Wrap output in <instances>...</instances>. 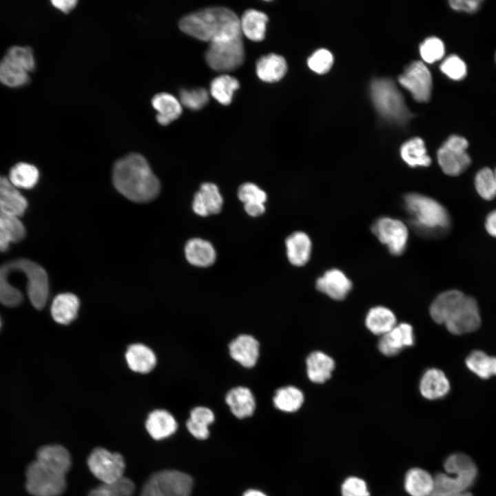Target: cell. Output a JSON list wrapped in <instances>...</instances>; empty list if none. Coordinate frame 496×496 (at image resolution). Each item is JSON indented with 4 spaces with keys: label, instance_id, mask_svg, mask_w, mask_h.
I'll return each mask as SVG.
<instances>
[{
    "label": "cell",
    "instance_id": "44dd1931",
    "mask_svg": "<svg viewBox=\"0 0 496 496\" xmlns=\"http://www.w3.org/2000/svg\"><path fill=\"white\" fill-rule=\"evenodd\" d=\"M450 390V383L444 373L435 368L426 370L420 382L422 395L428 400L444 397Z\"/></svg>",
    "mask_w": 496,
    "mask_h": 496
},
{
    "label": "cell",
    "instance_id": "be15d7a7",
    "mask_svg": "<svg viewBox=\"0 0 496 496\" xmlns=\"http://www.w3.org/2000/svg\"><path fill=\"white\" fill-rule=\"evenodd\" d=\"M0 327H1V320H0Z\"/></svg>",
    "mask_w": 496,
    "mask_h": 496
},
{
    "label": "cell",
    "instance_id": "ba28073f",
    "mask_svg": "<svg viewBox=\"0 0 496 496\" xmlns=\"http://www.w3.org/2000/svg\"><path fill=\"white\" fill-rule=\"evenodd\" d=\"M468 147L467 140L459 135H451L446 140L437 152V162L444 173L457 176L471 165Z\"/></svg>",
    "mask_w": 496,
    "mask_h": 496
},
{
    "label": "cell",
    "instance_id": "9c48e42d",
    "mask_svg": "<svg viewBox=\"0 0 496 496\" xmlns=\"http://www.w3.org/2000/svg\"><path fill=\"white\" fill-rule=\"evenodd\" d=\"M91 473L103 484L114 482L124 476L125 460L118 453L102 447L95 448L87 458Z\"/></svg>",
    "mask_w": 496,
    "mask_h": 496
},
{
    "label": "cell",
    "instance_id": "cb8c5ba5",
    "mask_svg": "<svg viewBox=\"0 0 496 496\" xmlns=\"http://www.w3.org/2000/svg\"><path fill=\"white\" fill-rule=\"evenodd\" d=\"M185 254L190 264L200 267L211 266L216 258V251L211 243L199 238H192L187 242Z\"/></svg>",
    "mask_w": 496,
    "mask_h": 496
},
{
    "label": "cell",
    "instance_id": "f1b7e54d",
    "mask_svg": "<svg viewBox=\"0 0 496 496\" xmlns=\"http://www.w3.org/2000/svg\"><path fill=\"white\" fill-rule=\"evenodd\" d=\"M306 365L309 380L314 383L322 384L331 378L335 362L325 353L318 351L309 355Z\"/></svg>",
    "mask_w": 496,
    "mask_h": 496
},
{
    "label": "cell",
    "instance_id": "4316f807",
    "mask_svg": "<svg viewBox=\"0 0 496 496\" xmlns=\"http://www.w3.org/2000/svg\"><path fill=\"white\" fill-rule=\"evenodd\" d=\"M287 258L293 265L301 267L309 260L311 251V241L303 231H295L286 240Z\"/></svg>",
    "mask_w": 496,
    "mask_h": 496
},
{
    "label": "cell",
    "instance_id": "5b68a950",
    "mask_svg": "<svg viewBox=\"0 0 496 496\" xmlns=\"http://www.w3.org/2000/svg\"><path fill=\"white\" fill-rule=\"evenodd\" d=\"M371 95L375 108L385 118L404 123L411 116L403 96L391 80L373 79L371 83Z\"/></svg>",
    "mask_w": 496,
    "mask_h": 496
},
{
    "label": "cell",
    "instance_id": "11a10c76",
    "mask_svg": "<svg viewBox=\"0 0 496 496\" xmlns=\"http://www.w3.org/2000/svg\"><path fill=\"white\" fill-rule=\"evenodd\" d=\"M244 208L247 214L253 217L260 216L265 211V205L259 203L244 204Z\"/></svg>",
    "mask_w": 496,
    "mask_h": 496
},
{
    "label": "cell",
    "instance_id": "c3c4849f",
    "mask_svg": "<svg viewBox=\"0 0 496 496\" xmlns=\"http://www.w3.org/2000/svg\"><path fill=\"white\" fill-rule=\"evenodd\" d=\"M4 56L20 64L28 72L32 70L35 66L32 50L28 46H12Z\"/></svg>",
    "mask_w": 496,
    "mask_h": 496
},
{
    "label": "cell",
    "instance_id": "b9f144b4",
    "mask_svg": "<svg viewBox=\"0 0 496 496\" xmlns=\"http://www.w3.org/2000/svg\"><path fill=\"white\" fill-rule=\"evenodd\" d=\"M135 491L134 482L125 477L114 482L103 484L92 489L88 496H132Z\"/></svg>",
    "mask_w": 496,
    "mask_h": 496
},
{
    "label": "cell",
    "instance_id": "ee69618b",
    "mask_svg": "<svg viewBox=\"0 0 496 496\" xmlns=\"http://www.w3.org/2000/svg\"><path fill=\"white\" fill-rule=\"evenodd\" d=\"M475 186L478 194L484 200H491L496 196L494 172L488 167L479 169L475 176Z\"/></svg>",
    "mask_w": 496,
    "mask_h": 496
},
{
    "label": "cell",
    "instance_id": "d6986e66",
    "mask_svg": "<svg viewBox=\"0 0 496 496\" xmlns=\"http://www.w3.org/2000/svg\"><path fill=\"white\" fill-rule=\"evenodd\" d=\"M28 202L9 180L0 176V211L18 217L24 214L27 209Z\"/></svg>",
    "mask_w": 496,
    "mask_h": 496
},
{
    "label": "cell",
    "instance_id": "52a82bcc",
    "mask_svg": "<svg viewBox=\"0 0 496 496\" xmlns=\"http://www.w3.org/2000/svg\"><path fill=\"white\" fill-rule=\"evenodd\" d=\"M205 57L208 65L217 72H229L239 68L245 60L242 37L210 43Z\"/></svg>",
    "mask_w": 496,
    "mask_h": 496
},
{
    "label": "cell",
    "instance_id": "d6a6232c",
    "mask_svg": "<svg viewBox=\"0 0 496 496\" xmlns=\"http://www.w3.org/2000/svg\"><path fill=\"white\" fill-rule=\"evenodd\" d=\"M397 324L394 313L384 306L371 308L366 313L365 325L374 335H383Z\"/></svg>",
    "mask_w": 496,
    "mask_h": 496
},
{
    "label": "cell",
    "instance_id": "91938a15",
    "mask_svg": "<svg viewBox=\"0 0 496 496\" xmlns=\"http://www.w3.org/2000/svg\"><path fill=\"white\" fill-rule=\"evenodd\" d=\"M242 496H267V495L259 490L249 489L243 493Z\"/></svg>",
    "mask_w": 496,
    "mask_h": 496
},
{
    "label": "cell",
    "instance_id": "7bdbcfd3",
    "mask_svg": "<svg viewBox=\"0 0 496 496\" xmlns=\"http://www.w3.org/2000/svg\"><path fill=\"white\" fill-rule=\"evenodd\" d=\"M0 231L10 242H18L25 236V229L19 217L0 211Z\"/></svg>",
    "mask_w": 496,
    "mask_h": 496
},
{
    "label": "cell",
    "instance_id": "f546056e",
    "mask_svg": "<svg viewBox=\"0 0 496 496\" xmlns=\"http://www.w3.org/2000/svg\"><path fill=\"white\" fill-rule=\"evenodd\" d=\"M80 302L76 296L71 293L57 295L51 305V314L56 322L68 324L77 316Z\"/></svg>",
    "mask_w": 496,
    "mask_h": 496
},
{
    "label": "cell",
    "instance_id": "f5cc1de1",
    "mask_svg": "<svg viewBox=\"0 0 496 496\" xmlns=\"http://www.w3.org/2000/svg\"><path fill=\"white\" fill-rule=\"evenodd\" d=\"M482 2L481 0H451L450 6L457 11L473 13L476 12Z\"/></svg>",
    "mask_w": 496,
    "mask_h": 496
},
{
    "label": "cell",
    "instance_id": "816d5d0a",
    "mask_svg": "<svg viewBox=\"0 0 496 496\" xmlns=\"http://www.w3.org/2000/svg\"><path fill=\"white\" fill-rule=\"evenodd\" d=\"M342 496H370L367 484L358 477H347L341 486Z\"/></svg>",
    "mask_w": 496,
    "mask_h": 496
},
{
    "label": "cell",
    "instance_id": "7a4b0ae2",
    "mask_svg": "<svg viewBox=\"0 0 496 496\" xmlns=\"http://www.w3.org/2000/svg\"><path fill=\"white\" fill-rule=\"evenodd\" d=\"M184 33L210 43L242 37L240 18L231 10L212 7L192 12L179 21Z\"/></svg>",
    "mask_w": 496,
    "mask_h": 496
},
{
    "label": "cell",
    "instance_id": "f6af8a7d",
    "mask_svg": "<svg viewBox=\"0 0 496 496\" xmlns=\"http://www.w3.org/2000/svg\"><path fill=\"white\" fill-rule=\"evenodd\" d=\"M179 97L181 105L191 110H199L209 101L208 92L203 87L181 89Z\"/></svg>",
    "mask_w": 496,
    "mask_h": 496
},
{
    "label": "cell",
    "instance_id": "ffe728a7",
    "mask_svg": "<svg viewBox=\"0 0 496 496\" xmlns=\"http://www.w3.org/2000/svg\"><path fill=\"white\" fill-rule=\"evenodd\" d=\"M37 461L65 475L71 468L72 459L68 451L58 444H50L41 447L37 453Z\"/></svg>",
    "mask_w": 496,
    "mask_h": 496
},
{
    "label": "cell",
    "instance_id": "6125c7cd",
    "mask_svg": "<svg viewBox=\"0 0 496 496\" xmlns=\"http://www.w3.org/2000/svg\"><path fill=\"white\" fill-rule=\"evenodd\" d=\"M493 172H494L495 182V186H496V168H495V169L493 171Z\"/></svg>",
    "mask_w": 496,
    "mask_h": 496
},
{
    "label": "cell",
    "instance_id": "8d00e7d4",
    "mask_svg": "<svg viewBox=\"0 0 496 496\" xmlns=\"http://www.w3.org/2000/svg\"><path fill=\"white\" fill-rule=\"evenodd\" d=\"M275 407L280 411L293 413L297 411L304 402L302 392L293 386L280 388L273 398Z\"/></svg>",
    "mask_w": 496,
    "mask_h": 496
},
{
    "label": "cell",
    "instance_id": "4fadbf2b",
    "mask_svg": "<svg viewBox=\"0 0 496 496\" xmlns=\"http://www.w3.org/2000/svg\"><path fill=\"white\" fill-rule=\"evenodd\" d=\"M160 496H191L194 486L192 477L176 470L158 471L149 478Z\"/></svg>",
    "mask_w": 496,
    "mask_h": 496
},
{
    "label": "cell",
    "instance_id": "94428289",
    "mask_svg": "<svg viewBox=\"0 0 496 496\" xmlns=\"http://www.w3.org/2000/svg\"><path fill=\"white\" fill-rule=\"evenodd\" d=\"M453 496H473V495L471 493H469L468 491H467V492H465V493H460V494H458V495H453Z\"/></svg>",
    "mask_w": 496,
    "mask_h": 496
},
{
    "label": "cell",
    "instance_id": "277c9868",
    "mask_svg": "<svg viewBox=\"0 0 496 496\" xmlns=\"http://www.w3.org/2000/svg\"><path fill=\"white\" fill-rule=\"evenodd\" d=\"M445 473L434 476V489L431 496H453L467 492L477 477V468L467 455L455 453L444 462Z\"/></svg>",
    "mask_w": 496,
    "mask_h": 496
},
{
    "label": "cell",
    "instance_id": "d4e9b609",
    "mask_svg": "<svg viewBox=\"0 0 496 496\" xmlns=\"http://www.w3.org/2000/svg\"><path fill=\"white\" fill-rule=\"evenodd\" d=\"M225 401L231 413L238 418L243 419L253 415L256 401L251 391L247 387H235L227 393Z\"/></svg>",
    "mask_w": 496,
    "mask_h": 496
},
{
    "label": "cell",
    "instance_id": "60d3db41",
    "mask_svg": "<svg viewBox=\"0 0 496 496\" xmlns=\"http://www.w3.org/2000/svg\"><path fill=\"white\" fill-rule=\"evenodd\" d=\"M39 177V170L35 166L21 162L11 168L8 178L17 188L30 189L37 184Z\"/></svg>",
    "mask_w": 496,
    "mask_h": 496
},
{
    "label": "cell",
    "instance_id": "f35d334b",
    "mask_svg": "<svg viewBox=\"0 0 496 496\" xmlns=\"http://www.w3.org/2000/svg\"><path fill=\"white\" fill-rule=\"evenodd\" d=\"M469 370L482 379L496 375V357L476 350L471 352L466 359Z\"/></svg>",
    "mask_w": 496,
    "mask_h": 496
},
{
    "label": "cell",
    "instance_id": "4dcf8cb0",
    "mask_svg": "<svg viewBox=\"0 0 496 496\" xmlns=\"http://www.w3.org/2000/svg\"><path fill=\"white\" fill-rule=\"evenodd\" d=\"M125 359L130 369L140 373L150 372L156 362L154 353L142 344L129 346L125 353Z\"/></svg>",
    "mask_w": 496,
    "mask_h": 496
},
{
    "label": "cell",
    "instance_id": "836d02e7",
    "mask_svg": "<svg viewBox=\"0 0 496 496\" xmlns=\"http://www.w3.org/2000/svg\"><path fill=\"white\" fill-rule=\"evenodd\" d=\"M402 160L410 167H428L431 158L428 155L424 141L414 137L404 142L400 147Z\"/></svg>",
    "mask_w": 496,
    "mask_h": 496
},
{
    "label": "cell",
    "instance_id": "d590c367",
    "mask_svg": "<svg viewBox=\"0 0 496 496\" xmlns=\"http://www.w3.org/2000/svg\"><path fill=\"white\" fill-rule=\"evenodd\" d=\"M213 411L209 408L198 406L192 410L186 426L189 432L198 440H205L209 435V426L214 421Z\"/></svg>",
    "mask_w": 496,
    "mask_h": 496
},
{
    "label": "cell",
    "instance_id": "7402d4cb",
    "mask_svg": "<svg viewBox=\"0 0 496 496\" xmlns=\"http://www.w3.org/2000/svg\"><path fill=\"white\" fill-rule=\"evenodd\" d=\"M177 426L174 416L163 409L151 412L145 422L147 431L156 440H161L171 436L176 432Z\"/></svg>",
    "mask_w": 496,
    "mask_h": 496
},
{
    "label": "cell",
    "instance_id": "3957f363",
    "mask_svg": "<svg viewBox=\"0 0 496 496\" xmlns=\"http://www.w3.org/2000/svg\"><path fill=\"white\" fill-rule=\"evenodd\" d=\"M404 206L414 229L422 236H431L445 231L451 225L446 209L436 200L417 193L407 194Z\"/></svg>",
    "mask_w": 496,
    "mask_h": 496
},
{
    "label": "cell",
    "instance_id": "9f6ffc18",
    "mask_svg": "<svg viewBox=\"0 0 496 496\" xmlns=\"http://www.w3.org/2000/svg\"><path fill=\"white\" fill-rule=\"evenodd\" d=\"M485 228L490 236L496 238V209L487 215L485 220Z\"/></svg>",
    "mask_w": 496,
    "mask_h": 496
},
{
    "label": "cell",
    "instance_id": "ac0fdd59",
    "mask_svg": "<svg viewBox=\"0 0 496 496\" xmlns=\"http://www.w3.org/2000/svg\"><path fill=\"white\" fill-rule=\"evenodd\" d=\"M229 351L234 360L245 367L250 368L257 362L259 344L251 335L242 334L230 342Z\"/></svg>",
    "mask_w": 496,
    "mask_h": 496
},
{
    "label": "cell",
    "instance_id": "e0dca14e",
    "mask_svg": "<svg viewBox=\"0 0 496 496\" xmlns=\"http://www.w3.org/2000/svg\"><path fill=\"white\" fill-rule=\"evenodd\" d=\"M223 204V197L217 185L213 183H204L193 199L192 209L200 216L218 214Z\"/></svg>",
    "mask_w": 496,
    "mask_h": 496
},
{
    "label": "cell",
    "instance_id": "e575fe53",
    "mask_svg": "<svg viewBox=\"0 0 496 496\" xmlns=\"http://www.w3.org/2000/svg\"><path fill=\"white\" fill-rule=\"evenodd\" d=\"M465 294L458 290H448L440 293L430 307V315L438 324H444L451 311Z\"/></svg>",
    "mask_w": 496,
    "mask_h": 496
},
{
    "label": "cell",
    "instance_id": "bcb514c9",
    "mask_svg": "<svg viewBox=\"0 0 496 496\" xmlns=\"http://www.w3.org/2000/svg\"><path fill=\"white\" fill-rule=\"evenodd\" d=\"M444 45L441 39L435 37L426 39L420 46L422 59L432 63L441 59L444 54Z\"/></svg>",
    "mask_w": 496,
    "mask_h": 496
},
{
    "label": "cell",
    "instance_id": "db71d44e",
    "mask_svg": "<svg viewBox=\"0 0 496 496\" xmlns=\"http://www.w3.org/2000/svg\"><path fill=\"white\" fill-rule=\"evenodd\" d=\"M78 1L75 0H53L51 3L58 10L64 13H68L72 10L76 6Z\"/></svg>",
    "mask_w": 496,
    "mask_h": 496
},
{
    "label": "cell",
    "instance_id": "7dc6e473",
    "mask_svg": "<svg viewBox=\"0 0 496 496\" xmlns=\"http://www.w3.org/2000/svg\"><path fill=\"white\" fill-rule=\"evenodd\" d=\"M440 70L450 79L455 81L464 78L467 72L466 63L455 54L446 57L441 63Z\"/></svg>",
    "mask_w": 496,
    "mask_h": 496
},
{
    "label": "cell",
    "instance_id": "74e56055",
    "mask_svg": "<svg viewBox=\"0 0 496 496\" xmlns=\"http://www.w3.org/2000/svg\"><path fill=\"white\" fill-rule=\"evenodd\" d=\"M238 81L228 74L214 79L210 83V94L218 103L224 105L231 103L234 92L239 88Z\"/></svg>",
    "mask_w": 496,
    "mask_h": 496
},
{
    "label": "cell",
    "instance_id": "5bb4252c",
    "mask_svg": "<svg viewBox=\"0 0 496 496\" xmlns=\"http://www.w3.org/2000/svg\"><path fill=\"white\" fill-rule=\"evenodd\" d=\"M21 259V267L27 279V290L33 306L41 309L46 304L49 293L48 275L45 269L35 262Z\"/></svg>",
    "mask_w": 496,
    "mask_h": 496
},
{
    "label": "cell",
    "instance_id": "9a60e30c",
    "mask_svg": "<svg viewBox=\"0 0 496 496\" xmlns=\"http://www.w3.org/2000/svg\"><path fill=\"white\" fill-rule=\"evenodd\" d=\"M414 342L412 326L403 322L397 324L390 331L381 336L378 349L384 355L393 356L404 348L413 346Z\"/></svg>",
    "mask_w": 496,
    "mask_h": 496
},
{
    "label": "cell",
    "instance_id": "ab89813d",
    "mask_svg": "<svg viewBox=\"0 0 496 496\" xmlns=\"http://www.w3.org/2000/svg\"><path fill=\"white\" fill-rule=\"evenodd\" d=\"M28 72L16 61L3 56L0 61V81L10 87H17L28 82Z\"/></svg>",
    "mask_w": 496,
    "mask_h": 496
},
{
    "label": "cell",
    "instance_id": "603a6c76",
    "mask_svg": "<svg viewBox=\"0 0 496 496\" xmlns=\"http://www.w3.org/2000/svg\"><path fill=\"white\" fill-rule=\"evenodd\" d=\"M157 114L156 119L161 125H167L177 119L182 114V105L174 95L167 92L155 94L151 101Z\"/></svg>",
    "mask_w": 496,
    "mask_h": 496
},
{
    "label": "cell",
    "instance_id": "30bf717a",
    "mask_svg": "<svg viewBox=\"0 0 496 496\" xmlns=\"http://www.w3.org/2000/svg\"><path fill=\"white\" fill-rule=\"evenodd\" d=\"M372 231L395 256L402 254L406 249L409 231L401 220L390 217H381L372 225Z\"/></svg>",
    "mask_w": 496,
    "mask_h": 496
},
{
    "label": "cell",
    "instance_id": "484cf974",
    "mask_svg": "<svg viewBox=\"0 0 496 496\" xmlns=\"http://www.w3.org/2000/svg\"><path fill=\"white\" fill-rule=\"evenodd\" d=\"M287 64L284 57L276 54L261 56L256 62V72L258 77L267 83L279 81L285 75Z\"/></svg>",
    "mask_w": 496,
    "mask_h": 496
},
{
    "label": "cell",
    "instance_id": "e7e4bbea",
    "mask_svg": "<svg viewBox=\"0 0 496 496\" xmlns=\"http://www.w3.org/2000/svg\"><path fill=\"white\" fill-rule=\"evenodd\" d=\"M495 59H496V54H495Z\"/></svg>",
    "mask_w": 496,
    "mask_h": 496
},
{
    "label": "cell",
    "instance_id": "7c38bea8",
    "mask_svg": "<svg viewBox=\"0 0 496 496\" xmlns=\"http://www.w3.org/2000/svg\"><path fill=\"white\" fill-rule=\"evenodd\" d=\"M400 83L408 90L418 102L428 101L432 88V77L428 68L420 61L412 62L399 76Z\"/></svg>",
    "mask_w": 496,
    "mask_h": 496
},
{
    "label": "cell",
    "instance_id": "680465c9",
    "mask_svg": "<svg viewBox=\"0 0 496 496\" xmlns=\"http://www.w3.org/2000/svg\"><path fill=\"white\" fill-rule=\"evenodd\" d=\"M10 243L9 239L0 231V252L7 250Z\"/></svg>",
    "mask_w": 496,
    "mask_h": 496
},
{
    "label": "cell",
    "instance_id": "681fc988",
    "mask_svg": "<svg viewBox=\"0 0 496 496\" xmlns=\"http://www.w3.org/2000/svg\"><path fill=\"white\" fill-rule=\"evenodd\" d=\"M333 61L332 54L327 49H318L308 59L309 68L316 73L322 74L327 72Z\"/></svg>",
    "mask_w": 496,
    "mask_h": 496
},
{
    "label": "cell",
    "instance_id": "6f0895ef",
    "mask_svg": "<svg viewBox=\"0 0 496 496\" xmlns=\"http://www.w3.org/2000/svg\"><path fill=\"white\" fill-rule=\"evenodd\" d=\"M140 496H160L154 484L149 479L144 484Z\"/></svg>",
    "mask_w": 496,
    "mask_h": 496
},
{
    "label": "cell",
    "instance_id": "2e32d148",
    "mask_svg": "<svg viewBox=\"0 0 496 496\" xmlns=\"http://www.w3.org/2000/svg\"><path fill=\"white\" fill-rule=\"evenodd\" d=\"M316 287L331 298L342 300L351 290L352 282L342 271L331 269L317 279Z\"/></svg>",
    "mask_w": 496,
    "mask_h": 496
},
{
    "label": "cell",
    "instance_id": "1f68e13d",
    "mask_svg": "<svg viewBox=\"0 0 496 496\" xmlns=\"http://www.w3.org/2000/svg\"><path fill=\"white\" fill-rule=\"evenodd\" d=\"M268 17L266 14L254 9L246 10L240 19L242 34L253 41L265 39Z\"/></svg>",
    "mask_w": 496,
    "mask_h": 496
},
{
    "label": "cell",
    "instance_id": "f907efd6",
    "mask_svg": "<svg viewBox=\"0 0 496 496\" xmlns=\"http://www.w3.org/2000/svg\"><path fill=\"white\" fill-rule=\"evenodd\" d=\"M238 197L244 204L259 203H263L267 196L262 189L253 183H245L238 189Z\"/></svg>",
    "mask_w": 496,
    "mask_h": 496
},
{
    "label": "cell",
    "instance_id": "8992f818",
    "mask_svg": "<svg viewBox=\"0 0 496 496\" xmlns=\"http://www.w3.org/2000/svg\"><path fill=\"white\" fill-rule=\"evenodd\" d=\"M27 490L33 496H61L66 488L65 475L35 460L25 473Z\"/></svg>",
    "mask_w": 496,
    "mask_h": 496
},
{
    "label": "cell",
    "instance_id": "6da1fadb",
    "mask_svg": "<svg viewBox=\"0 0 496 496\" xmlns=\"http://www.w3.org/2000/svg\"><path fill=\"white\" fill-rule=\"evenodd\" d=\"M113 183L121 194L138 203L152 200L160 190L159 181L147 161L136 153L130 154L116 162Z\"/></svg>",
    "mask_w": 496,
    "mask_h": 496
},
{
    "label": "cell",
    "instance_id": "8fae6325",
    "mask_svg": "<svg viewBox=\"0 0 496 496\" xmlns=\"http://www.w3.org/2000/svg\"><path fill=\"white\" fill-rule=\"evenodd\" d=\"M480 322L475 299L464 295L452 309L444 324L451 333L459 335L475 331Z\"/></svg>",
    "mask_w": 496,
    "mask_h": 496
},
{
    "label": "cell",
    "instance_id": "83f0119b",
    "mask_svg": "<svg viewBox=\"0 0 496 496\" xmlns=\"http://www.w3.org/2000/svg\"><path fill=\"white\" fill-rule=\"evenodd\" d=\"M434 485V477L420 468L409 469L404 477V489L411 496H431Z\"/></svg>",
    "mask_w": 496,
    "mask_h": 496
}]
</instances>
